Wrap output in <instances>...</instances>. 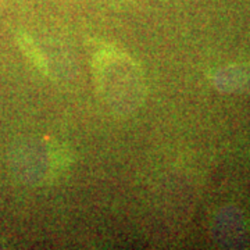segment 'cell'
I'll return each mask as SVG.
<instances>
[{"label":"cell","mask_w":250,"mask_h":250,"mask_svg":"<svg viewBox=\"0 0 250 250\" xmlns=\"http://www.w3.org/2000/svg\"><path fill=\"white\" fill-rule=\"evenodd\" d=\"M215 233L218 241L231 248L248 243V228L238 210H224L220 213L215 220Z\"/></svg>","instance_id":"obj_3"},{"label":"cell","mask_w":250,"mask_h":250,"mask_svg":"<svg viewBox=\"0 0 250 250\" xmlns=\"http://www.w3.org/2000/svg\"><path fill=\"white\" fill-rule=\"evenodd\" d=\"M50 156L43 145H24L13 154V168L20 179L28 184H39L49 175Z\"/></svg>","instance_id":"obj_2"},{"label":"cell","mask_w":250,"mask_h":250,"mask_svg":"<svg viewBox=\"0 0 250 250\" xmlns=\"http://www.w3.org/2000/svg\"><path fill=\"white\" fill-rule=\"evenodd\" d=\"M95 77L100 96L110 110L128 116L138 110L145 96L138 65L118 50H104L95 59Z\"/></svg>","instance_id":"obj_1"},{"label":"cell","mask_w":250,"mask_h":250,"mask_svg":"<svg viewBox=\"0 0 250 250\" xmlns=\"http://www.w3.org/2000/svg\"><path fill=\"white\" fill-rule=\"evenodd\" d=\"M215 88L229 93L250 92V64L227 65L213 77Z\"/></svg>","instance_id":"obj_4"}]
</instances>
